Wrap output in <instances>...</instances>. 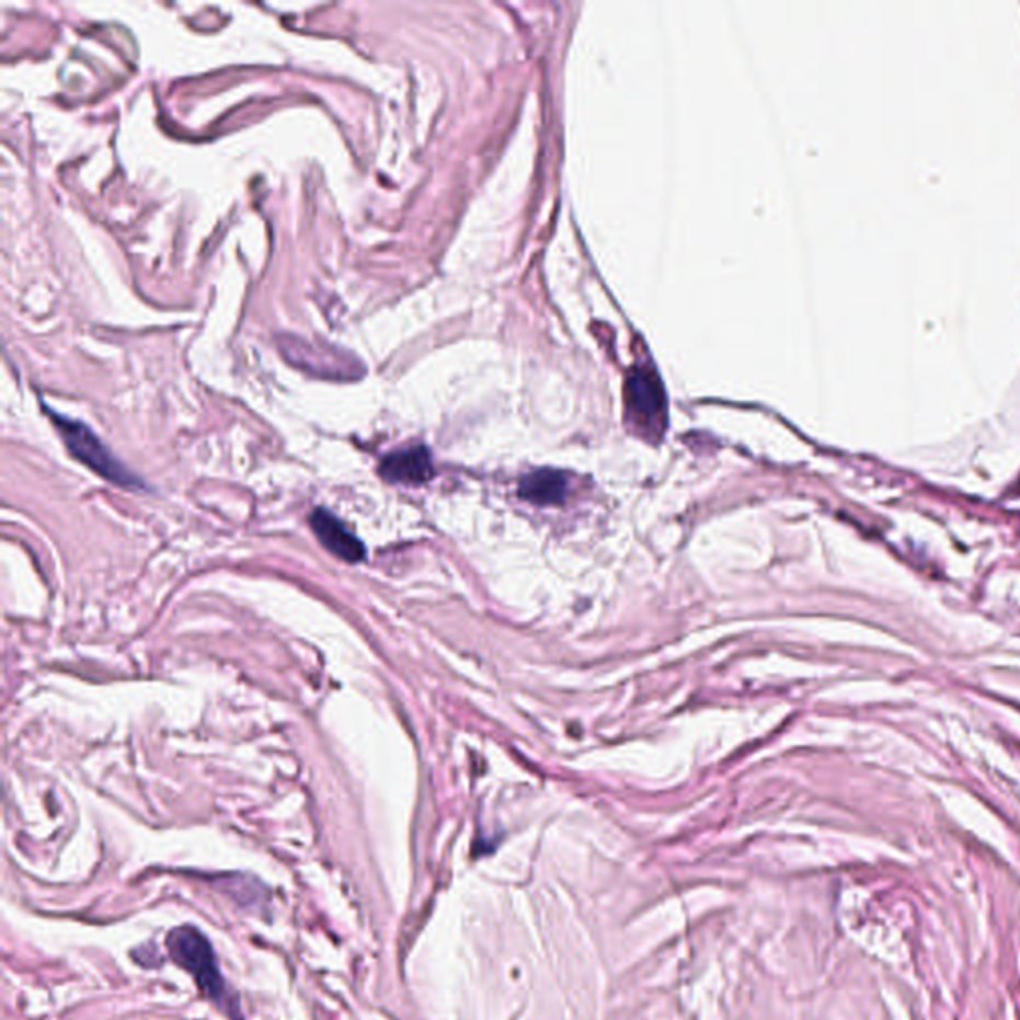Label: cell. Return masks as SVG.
<instances>
[{
    "instance_id": "cell-2",
    "label": "cell",
    "mask_w": 1020,
    "mask_h": 1020,
    "mask_svg": "<svg viewBox=\"0 0 1020 1020\" xmlns=\"http://www.w3.org/2000/svg\"><path fill=\"white\" fill-rule=\"evenodd\" d=\"M45 411L46 415L53 419V423L58 428V433L65 440L67 449L70 450V455L82 462L84 467H89L90 471L96 472L99 477L106 479L108 483L118 484L122 489H130V491L146 489L142 479L136 477L128 467H124L122 461L114 457V452L102 443V439L89 425H84L82 421L58 415L48 406H45Z\"/></svg>"
},
{
    "instance_id": "cell-4",
    "label": "cell",
    "mask_w": 1020,
    "mask_h": 1020,
    "mask_svg": "<svg viewBox=\"0 0 1020 1020\" xmlns=\"http://www.w3.org/2000/svg\"><path fill=\"white\" fill-rule=\"evenodd\" d=\"M309 527L323 545V549L330 550L331 554H335L343 562L357 564L367 559V549L362 538H357L352 528L328 508H316L309 516Z\"/></svg>"
},
{
    "instance_id": "cell-3",
    "label": "cell",
    "mask_w": 1020,
    "mask_h": 1020,
    "mask_svg": "<svg viewBox=\"0 0 1020 1020\" xmlns=\"http://www.w3.org/2000/svg\"><path fill=\"white\" fill-rule=\"evenodd\" d=\"M626 411L630 423L647 439H660L666 428V396L658 377L637 369L626 385Z\"/></svg>"
},
{
    "instance_id": "cell-1",
    "label": "cell",
    "mask_w": 1020,
    "mask_h": 1020,
    "mask_svg": "<svg viewBox=\"0 0 1020 1020\" xmlns=\"http://www.w3.org/2000/svg\"><path fill=\"white\" fill-rule=\"evenodd\" d=\"M165 947H168L170 956L174 959V963L186 969L187 973L194 976L199 990L214 1005H218L230 1019L243 1020L238 998L231 995L230 988L226 985L214 947L204 932L192 925H182L168 935Z\"/></svg>"
},
{
    "instance_id": "cell-5",
    "label": "cell",
    "mask_w": 1020,
    "mask_h": 1020,
    "mask_svg": "<svg viewBox=\"0 0 1020 1020\" xmlns=\"http://www.w3.org/2000/svg\"><path fill=\"white\" fill-rule=\"evenodd\" d=\"M379 474L387 483L417 486L431 481L435 471L427 447L417 445L389 452L379 465Z\"/></svg>"
},
{
    "instance_id": "cell-6",
    "label": "cell",
    "mask_w": 1020,
    "mask_h": 1020,
    "mask_svg": "<svg viewBox=\"0 0 1020 1020\" xmlns=\"http://www.w3.org/2000/svg\"><path fill=\"white\" fill-rule=\"evenodd\" d=\"M566 489L569 483L562 472L545 469L525 477L518 486V494L535 505H557L564 501Z\"/></svg>"
}]
</instances>
